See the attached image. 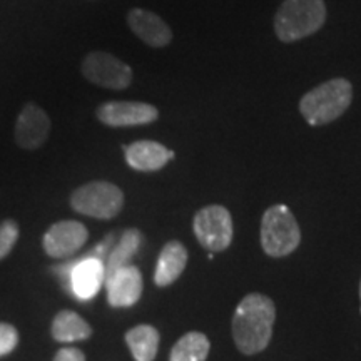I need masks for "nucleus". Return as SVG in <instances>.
<instances>
[{
    "instance_id": "1",
    "label": "nucleus",
    "mask_w": 361,
    "mask_h": 361,
    "mask_svg": "<svg viewBox=\"0 0 361 361\" xmlns=\"http://www.w3.org/2000/svg\"><path fill=\"white\" fill-rule=\"evenodd\" d=\"M276 308L271 298L261 293H251L238 305L233 316V338L239 351L256 355L268 348L273 336Z\"/></svg>"
},
{
    "instance_id": "2",
    "label": "nucleus",
    "mask_w": 361,
    "mask_h": 361,
    "mask_svg": "<svg viewBox=\"0 0 361 361\" xmlns=\"http://www.w3.org/2000/svg\"><path fill=\"white\" fill-rule=\"evenodd\" d=\"M353 101V85L348 79L335 78L316 85L300 101V112L311 126H324L348 111Z\"/></svg>"
},
{
    "instance_id": "3",
    "label": "nucleus",
    "mask_w": 361,
    "mask_h": 361,
    "mask_svg": "<svg viewBox=\"0 0 361 361\" xmlns=\"http://www.w3.org/2000/svg\"><path fill=\"white\" fill-rule=\"evenodd\" d=\"M326 22L324 0H284L274 16V32L284 44L318 32Z\"/></svg>"
},
{
    "instance_id": "4",
    "label": "nucleus",
    "mask_w": 361,
    "mask_h": 361,
    "mask_svg": "<svg viewBox=\"0 0 361 361\" xmlns=\"http://www.w3.org/2000/svg\"><path fill=\"white\" fill-rule=\"evenodd\" d=\"M301 231L295 214L284 204L271 206L261 219V246L271 258H284L300 246Z\"/></svg>"
},
{
    "instance_id": "5",
    "label": "nucleus",
    "mask_w": 361,
    "mask_h": 361,
    "mask_svg": "<svg viewBox=\"0 0 361 361\" xmlns=\"http://www.w3.org/2000/svg\"><path fill=\"white\" fill-rule=\"evenodd\" d=\"M71 207L89 218L112 219L123 211L124 192L107 180H92L71 194Z\"/></svg>"
},
{
    "instance_id": "6",
    "label": "nucleus",
    "mask_w": 361,
    "mask_h": 361,
    "mask_svg": "<svg viewBox=\"0 0 361 361\" xmlns=\"http://www.w3.org/2000/svg\"><path fill=\"white\" fill-rule=\"evenodd\" d=\"M194 234L202 247L211 252L228 250L233 241V218L224 206L211 204L202 207L194 216Z\"/></svg>"
},
{
    "instance_id": "7",
    "label": "nucleus",
    "mask_w": 361,
    "mask_h": 361,
    "mask_svg": "<svg viewBox=\"0 0 361 361\" xmlns=\"http://www.w3.org/2000/svg\"><path fill=\"white\" fill-rule=\"evenodd\" d=\"M82 75L90 84L104 89L124 90L133 84V69L130 66L112 56L111 52L92 51L84 57L80 66Z\"/></svg>"
},
{
    "instance_id": "8",
    "label": "nucleus",
    "mask_w": 361,
    "mask_h": 361,
    "mask_svg": "<svg viewBox=\"0 0 361 361\" xmlns=\"http://www.w3.org/2000/svg\"><path fill=\"white\" fill-rule=\"evenodd\" d=\"M96 117L99 123L109 128H133L154 123L159 117V111L147 102L109 101L97 107Z\"/></svg>"
},
{
    "instance_id": "9",
    "label": "nucleus",
    "mask_w": 361,
    "mask_h": 361,
    "mask_svg": "<svg viewBox=\"0 0 361 361\" xmlns=\"http://www.w3.org/2000/svg\"><path fill=\"white\" fill-rule=\"evenodd\" d=\"M52 123L51 117L35 102H27L17 116L13 139L24 151L40 149L49 139Z\"/></svg>"
},
{
    "instance_id": "10",
    "label": "nucleus",
    "mask_w": 361,
    "mask_h": 361,
    "mask_svg": "<svg viewBox=\"0 0 361 361\" xmlns=\"http://www.w3.org/2000/svg\"><path fill=\"white\" fill-rule=\"evenodd\" d=\"M87 238V228L79 221H59L44 234L42 246L51 258H71L85 245Z\"/></svg>"
},
{
    "instance_id": "11",
    "label": "nucleus",
    "mask_w": 361,
    "mask_h": 361,
    "mask_svg": "<svg viewBox=\"0 0 361 361\" xmlns=\"http://www.w3.org/2000/svg\"><path fill=\"white\" fill-rule=\"evenodd\" d=\"M107 301L112 308H129L141 300L142 295V274L135 266H126V268L116 271L106 281Z\"/></svg>"
},
{
    "instance_id": "12",
    "label": "nucleus",
    "mask_w": 361,
    "mask_h": 361,
    "mask_svg": "<svg viewBox=\"0 0 361 361\" xmlns=\"http://www.w3.org/2000/svg\"><path fill=\"white\" fill-rule=\"evenodd\" d=\"M71 269V293L79 301H89L101 290L106 269L104 261L97 258L84 256L79 261H74Z\"/></svg>"
},
{
    "instance_id": "13",
    "label": "nucleus",
    "mask_w": 361,
    "mask_h": 361,
    "mask_svg": "<svg viewBox=\"0 0 361 361\" xmlns=\"http://www.w3.org/2000/svg\"><path fill=\"white\" fill-rule=\"evenodd\" d=\"M128 25L149 47L161 49L171 44L173 30L159 16L144 8H133L128 13Z\"/></svg>"
},
{
    "instance_id": "14",
    "label": "nucleus",
    "mask_w": 361,
    "mask_h": 361,
    "mask_svg": "<svg viewBox=\"0 0 361 361\" xmlns=\"http://www.w3.org/2000/svg\"><path fill=\"white\" fill-rule=\"evenodd\" d=\"M128 164L139 173H154L174 159V151L156 141H135L124 147Z\"/></svg>"
},
{
    "instance_id": "15",
    "label": "nucleus",
    "mask_w": 361,
    "mask_h": 361,
    "mask_svg": "<svg viewBox=\"0 0 361 361\" xmlns=\"http://www.w3.org/2000/svg\"><path fill=\"white\" fill-rule=\"evenodd\" d=\"M188 264V250L183 243L169 241L161 250L159 259H157L154 283L156 286L164 288L178 281Z\"/></svg>"
},
{
    "instance_id": "16",
    "label": "nucleus",
    "mask_w": 361,
    "mask_h": 361,
    "mask_svg": "<svg viewBox=\"0 0 361 361\" xmlns=\"http://www.w3.org/2000/svg\"><path fill=\"white\" fill-rule=\"evenodd\" d=\"M52 338L59 343H72L89 340L92 328L82 316L71 310L59 311L52 322Z\"/></svg>"
},
{
    "instance_id": "17",
    "label": "nucleus",
    "mask_w": 361,
    "mask_h": 361,
    "mask_svg": "<svg viewBox=\"0 0 361 361\" xmlns=\"http://www.w3.org/2000/svg\"><path fill=\"white\" fill-rule=\"evenodd\" d=\"M159 341V331L151 324H139L126 333V343L135 361H154Z\"/></svg>"
},
{
    "instance_id": "18",
    "label": "nucleus",
    "mask_w": 361,
    "mask_h": 361,
    "mask_svg": "<svg viewBox=\"0 0 361 361\" xmlns=\"http://www.w3.org/2000/svg\"><path fill=\"white\" fill-rule=\"evenodd\" d=\"M142 243V233L135 228L126 229L121 236L119 243L112 247L109 252V258H107V263L104 264V269H106V281L107 278H111L116 271L126 268L129 266V261L134 258L135 252L139 251Z\"/></svg>"
},
{
    "instance_id": "19",
    "label": "nucleus",
    "mask_w": 361,
    "mask_h": 361,
    "mask_svg": "<svg viewBox=\"0 0 361 361\" xmlns=\"http://www.w3.org/2000/svg\"><path fill=\"white\" fill-rule=\"evenodd\" d=\"M209 348V340L204 333L189 331L176 341L169 361H206Z\"/></svg>"
},
{
    "instance_id": "20",
    "label": "nucleus",
    "mask_w": 361,
    "mask_h": 361,
    "mask_svg": "<svg viewBox=\"0 0 361 361\" xmlns=\"http://www.w3.org/2000/svg\"><path fill=\"white\" fill-rule=\"evenodd\" d=\"M19 239V224L13 219L0 223V259L7 258Z\"/></svg>"
},
{
    "instance_id": "21",
    "label": "nucleus",
    "mask_w": 361,
    "mask_h": 361,
    "mask_svg": "<svg viewBox=\"0 0 361 361\" xmlns=\"http://www.w3.org/2000/svg\"><path fill=\"white\" fill-rule=\"evenodd\" d=\"M19 343V331L8 323H0V356H6L16 350Z\"/></svg>"
},
{
    "instance_id": "22",
    "label": "nucleus",
    "mask_w": 361,
    "mask_h": 361,
    "mask_svg": "<svg viewBox=\"0 0 361 361\" xmlns=\"http://www.w3.org/2000/svg\"><path fill=\"white\" fill-rule=\"evenodd\" d=\"M52 361H85V355L79 348H61Z\"/></svg>"
},
{
    "instance_id": "23",
    "label": "nucleus",
    "mask_w": 361,
    "mask_h": 361,
    "mask_svg": "<svg viewBox=\"0 0 361 361\" xmlns=\"http://www.w3.org/2000/svg\"><path fill=\"white\" fill-rule=\"evenodd\" d=\"M360 298H361V283H360Z\"/></svg>"
}]
</instances>
